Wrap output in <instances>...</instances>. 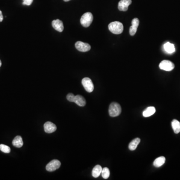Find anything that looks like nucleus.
Returning a JSON list of instances; mask_svg holds the SVG:
<instances>
[{
	"mask_svg": "<svg viewBox=\"0 0 180 180\" xmlns=\"http://www.w3.org/2000/svg\"><path fill=\"white\" fill-rule=\"evenodd\" d=\"M159 68L161 70H164L166 71H171L174 69L175 65L171 61L163 60L159 65Z\"/></svg>",
	"mask_w": 180,
	"mask_h": 180,
	"instance_id": "obj_5",
	"label": "nucleus"
},
{
	"mask_svg": "<svg viewBox=\"0 0 180 180\" xmlns=\"http://www.w3.org/2000/svg\"><path fill=\"white\" fill-rule=\"evenodd\" d=\"M156 112V109L154 107H149L144 111L143 115L144 117H148L154 115Z\"/></svg>",
	"mask_w": 180,
	"mask_h": 180,
	"instance_id": "obj_14",
	"label": "nucleus"
},
{
	"mask_svg": "<svg viewBox=\"0 0 180 180\" xmlns=\"http://www.w3.org/2000/svg\"><path fill=\"white\" fill-rule=\"evenodd\" d=\"M122 109L120 105L116 102H113L109 107V115L112 117L118 116L121 113Z\"/></svg>",
	"mask_w": 180,
	"mask_h": 180,
	"instance_id": "obj_2",
	"label": "nucleus"
},
{
	"mask_svg": "<svg viewBox=\"0 0 180 180\" xmlns=\"http://www.w3.org/2000/svg\"><path fill=\"white\" fill-rule=\"evenodd\" d=\"M44 130L47 133H52L55 132L57 130L56 125L51 122H47L45 123L44 125Z\"/></svg>",
	"mask_w": 180,
	"mask_h": 180,
	"instance_id": "obj_9",
	"label": "nucleus"
},
{
	"mask_svg": "<svg viewBox=\"0 0 180 180\" xmlns=\"http://www.w3.org/2000/svg\"><path fill=\"white\" fill-rule=\"evenodd\" d=\"M61 166V162L58 160H53L46 166V170L49 172H53L58 169Z\"/></svg>",
	"mask_w": 180,
	"mask_h": 180,
	"instance_id": "obj_6",
	"label": "nucleus"
},
{
	"mask_svg": "<svg viewBox=\"0 0 180 180\" xmlns=\"http://www.w3.org/2000/svg\"><path fill=\"white\" fill-rule=\"evenodd\" d=\"M102 169H103L100 165H96L93 168L92 170V174L93 177H94V178H98V177H99L100 174H101Z\"/></svg>",
	"mask_w": 180,
	"mask_h": 180,
	"instance_id": "obj_17",
	"label": "nucleus"
},
{
	"mask_svg": "<svg viewBox=\"0 0 180 180\" xmlns=\"http://www.w3.org/2000/svg\"><path fill=\"white\" fill-rule=\"evenodd\" d=\"M165 51L169 54H172L175 52V48L174 45L170 43L167 42L164 45Z\"/></svg>",
	"mask_w": 180,
	"mask_h": 180,
	"instance_id": "obj_15",
	"label": "nucleus"
},
{
	"mask_svg": "<svg viewBox=\"0 0 180 180\" xmlns=\"http://www.w3.org/2000/svg\"><path fill=\"white\" fill-rule=\"evenodd\" d=\"M165 161H166V159L164 157H160L158 158L154 162V166L157 168L160 167L165 164Z\"/></svg>",
	"mask_w": 180,
	"mask_h": 180,
	"instance_id": "obj_19",
	"label": "nucleus"
},
{
	"mask_svg": "<svg viewBox=\"0 0 180 180\" xmlns=\"http://www.w3.org/2000/svg\"><path fill=\"white\" fill-rule=\"evenodd\" d=\"M13 145L17 148H21L23 145L22 138L20 136H17L14 138L12 142Z\"/></svg>",
	"mask_w": 180,
	"mask_h": 180,
	"instance_id": "obj_13",
	"label": "nucleus"
},
{
	"mask_svg": "<svg viewBox=\"0 0 180 180\" xmlns=\"http://www.w3.org/2000/svg\"><path fill=\"white\" fill-rule=\"evenodd\" d=\"M1 65H2V62H1V61L0 60V67H1Z\"/></svg>",
	"mask_w": 180,
	"mask_h": 180,
	"instance_id": "obj_26",
	"label": "nucleus"
},
{
	"mask_svg": "<svg viewBox=\"0 0 180 180\" xmlns=\"http://www.w3.org/2000/svg\"><path fill=\"white\" fill-rule=\"evenodd\" d=\"M93 16L90 12H87L82 16L81 18V24L85 28L89 27L92 23Z\"/></svg>",
	"mask_w": 180,
	"mask_h": 180,
	"instance_id": "obj_3",
	"label": "nucleus"
},
{
	"mask_svg": "<svg viewBox=\"0 0 180 180\" xmlns=\"http://www.w3.org/2000/svg\"><path fill=\"white\" fill-rule=\"evenodd\" d=\"M82 84L87 92L91 93L94 90V85L92 81L89 78H84L82 80Z\"/></svg>",
	"mask_w": 180,
	"mask_h": 180,
	"instance_id": "obj_4",
	"label": "nucleus"
},
{
	"mask_svg": "<svg viewBox=\"0 0 180 180\" xmlns=\"http://www.w3.org/2000/svg\"><path fill=\"white\" fill-rule=\"evenodd\" d=\"M101 174L103 178L107 179L109 178L110 175V170L108 168L105 167L102 169Z\"/></svg>",
	"mask_w": 180,
	"mask_h": 180,
	"instance_id": "obj_20",
	"label": "nucleus"
},
{
	"mask_svg": "<svg viewBox=\"0 0 180 180\" xmlns=\"http://www.w3.org/2000/svg\"><path fill=\"white\" fill-rule=\"evenodd\" d=\"M0 150L4 153H7V154L10 153L11 152L10 148L8 146L5 145L4 144L0 145Z\"/></svg>",
	"mask_w": 180,
	"mask_h": 180,
	"instance_id": "obj_21",
	"label": "nucleus"
},
{
	"mask_svg": "<svg viewBox=\"0 0 180 180\" xmlns=\"http://www.w3.org/2000/svg\"><path fill=\"white\" fill-rule=\"evenodd\" d=\"M139 25V20L138 18H134L132 21V26L130 28L129 33L131 36H134L136 33L138 26Z\"/></svg>",
	"mask_w": 180,
	"mask_h": 180,
	"instance_id": "obj_11",
	"label": "nucleus"
},
{
	"mask_svg": "<svg viewBox=\"0 0 180 180\" xmlns=\"http://www.w3.org/2000/svg\"><path fill=\"white\" fill-rule=\"evenodd\" d=\"M172 126L174 130V133L175 134H178L180 132V122L177 120H174L172 122Z\"/></svg>",
	"mask_w": 180,
	"mask_h": 180,
	"instance_id": "obj_18",
	"label": "nucleus"
},
{
	"mask_svg": "<svg viewBox=\"0 0 180 180\" xmlns=\"http://www.w3.org/2000/svg\"><path fill=\"white\" fill-rule=\"evenodd\" d=\"M52 26L55 30L59 32H62L64 30V25L63 22L59 19L53 20L52 23Z\"/></svg>",
	"mask_w": 180,
	"mask_h": 180,
	"instance_id": "obj_10",
	"label": "nucleus"
},
{
	"mask_svg": "<svg viewBox=\"0 0 180 180\" xmlns=\"http://www.w3.org/2000/svg\"><path fill=\"white\" fill-rule=\"evenodd\" d=\"M74 102L80 107H84L86 104V101L85 99L82 96L79 95L75 96Z\"/></svg>",
	"mask_w": 180,
	"mask_h": 180,
	"instance_id": "obj_12",
	"label": "nucleus"
},
{
	"mask_svg": "<svg viewBox=\"0 0 180 180\" xmlns=\"http://www.w3.org/2000/svg\"><path fill=\"white\" fill-rule=\"evenodd\" d=\"M76 49L79 51L86 52L91 49V46L88 43L82 42L81 41H78L75 44Z\"/></svg>",
	"mask_w": 180,
	"mask_h": 180,
	"instance_id": "obj_7",
	"label": "nucleus"
},
{
	"mask_svg": "<svg viewBox=\"0 0 180 180\" xmlns=\"http://www.w3.org/2000/svg\"><path fill=\"white\" fill-rule=\"evenodd\" d=\"M33 2V0H23V4L27 6H30Z\"/></svg>",
	"mask_w": 180,
	"mask_h": 180,
	"instance_id": "obj_23",
	"label": "nucleus"
},
{
	"mask_svg": "<svg viewBox=\"0 0 180 180\" xmlns=\"http://www.w3.org/2000/svg\"><path fill=\"white\" fill-rule=\"evenodd\" d=\"M65 2H69V1H70L71 0H64Z\"/></svg>",
	"mask_w": 180,
	"mask_h": 180,
	"instance_id": "obj_25",
	"label": "nucleus"
},
{
	"mask_svg": "<svg viewBox=\"0 0 180 180\" xmlns=\"http://www.w3.org/2000/svg\"><path fill=\"white\" fill-rule=\"evenodd\" d=\"M3 16L2 15V11L0 10V22L3 21Z\"/></svg>",
	"mask_w": 180,
	"mask_h": 180,
	"instance_id": "obj_24",
	"label": "nucleus"
},
{
	"mask_svg": "<svg viewBox=\"0 0 180 180\" xmlns=\"http://www.w3.org/2000/svg\"><path fill=\"white\" fill-rule=\"evenodd\" d=\"M141 142V140L139 138H137L131 142L129 145V148L131 151H134L136 149L138 145Z\"/></svg>",
	"mask_w": 180,
	"mask_h": 180,
	"instance_id": "obj_16",
	"label": "nucleus"
},
{
	"mask_svg": "<svg viewBox=\"0 0 180 180\" xmlns=\"http://www.w3.org/2000/svg\"><path fill=\"white\" fill-rule=\"evenodd\" d=\"M132 3V0H121L118 4V9L121 11H127Z\"/></svg>",
	"mask_w": 180,
	"mask_h": 180,
	"instance_id": "obj_8",
	"label": "nucleus"
},
{
	"mask_svg": "<svg viewBox=\"0 0 180 180\" xmlns=\"http://www.w3.org/2000/svg\"><path fill=\"white\" fill-rule=\"evenodd\" d=\"M75 97V96L74 94H72V93H69L67 95V99L69 102H74Z\"/></svg>",
	"mask_w": 180,
	"mask_h": 180,
	"instance_id": "obj_22",
	"label": "nucleus"
},
{
	"mask_svg": "<svg viewBox=\"0 0 180 180\" xmlns=\"http://www.w3.org/2000/svg\"><path fill=\"white\" fill-rule=\"evenodd\" d=\"M108 27L109 30L111 33L117 35L122 33L124 30V27L122 23L118 21H115L111 23L109 25Z\"/></svg>",
	"mask_w": 180,
	"mask_h": 180,
	"instance_id": "obj_1",
	"label": "nucleus"
}]
</instances>
